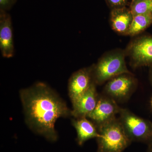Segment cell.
Returning <instances> with one entry per match:
<instances>
[{"label": "cell", "instance_id": "17", "mask_svg": "<svg viewBox=\"0 0 152 152\" xmlns=\"http://www.w3.org/2000/svg\"><path fill=\"white\" fill-rule=\"evenodd\" d=\"M149 70V79L152 86V65L150 66Z\"/></svg>", "mask_w": 152, "mask_h": 152}, {"label": "cell", "instance_id": "8", "mask_svg": "<svg viewBox=\"0 0 152 152\" xmlns=\"http://www.w3.org/2000/svg\"><path fill=\"white\" fill-rule=\"evenodd\" d=\"M94 82L93 66L74 73L68 83V92L72 103L83 94Z\"/></svg>", "mask_w": 152, "mask_h": 152}, {"label": "cell", "instance_id": "12", "mask_svg": "<svg viewBox=\"0 0 152 152\" xmlns=\"http://www.w3.org/2000/svg\"><path fill=\"white\" fill-rule=\"evenodd\" d=\"M130 9L126 7L114 9L111 12L110 21L112 28L120 34H127L133 19Z\"/></svg>", "mask_w": 152, "mask_h": 152}, {"label": "cell", "instance_id": "15", "mask_svg": "<svg viewBox=\"0 0 152 152\" xmlns=\"http://www.w3.org/2000/svg\"><path fill=\"white\" fill-rule=\"evenodd\" d=\"M106 1L108 4L114 9L126 7L128 0H106Z\"/></svg>", "mask_w": 152, "mask_h": 152}, {"label": "cell", "instance_id": "13", "mask_svg": "<svg viewBox=\"0 0 152 152\" xmlns=\"http://www.w3.org/2000/svg\"><path fill=\"white\" fill-rule=\"evenodd\" d=\"M152 23V14H140L133 17L132 21L127 34H138L150 26Z\"/></svg>", "mask_w": 152, "mask_h": 152}, {"label": "cell", "instance_id": "16", "mask_svg": "<svg viewBox=\"0 0 152 152\" xmlns=\"http://www.w3.org/2000/svg\"><path fill=\"white\" fill-rule=\"evenodd\" d=\"M16 0H0V10L6 11L10 10Z\"/></svg>", "mask_w": 152, "mask_h": 152}, {"label": "cell", "instance_id": "1", "mask_svg": "<svg viewBox=\"0 0 152 152\" xmlns=\"http://www.w3.org/2000/svg\"><path fill=\"white\" fill-rule=\"evenodd\" d=\"M25 119L29 127L49 141L58 139L55 124L60 118L72 116V110L49 86L39 82L20 91Z\"/></svg>", "mask_w": 152, "mask_h": 152}, {"label": "cell", "instance_id": "6", "mask_svg": "<svg viewBox=\"0 0 152 152\" xmlns=\"http://www.w3.org/2000/svg\"><path fill=\"white\" fill-rule=\"evenodd\" d=\"M128 54L134 67L152 65V37L144 36L131 43Z\"/></svg>", "mask_w": 152, "mask_h": 152}, {"label": "cell", "instance_id": "10", "mask_svg": "<svg viewBox=\"0 0 152 152\" xmlns=\"http://www.w3.org/2000/svg\"><path fill=\"white\" fill-rule=\"evenodd\" d=\"M94 82L89 88L77 100L72 103V116L74 118L86 117L94 110L99 100V95Z\"/></svg>", "mask_w": 152, "mask_h": 152}, {"label": "cell", "instance_id": "7", "mask_svg": "<svg viewBox=\"0 0 152 152\" xmlns=\"http://www.w3.org/2000/svg\"><path fill=\"white\" fill-rule=\"evenodd\" d=\"M121 109L113 99L106 95L99 96L96 107L87 118L97 128L115 118Z\"/></svg>", "mask_w": 152, "mask_h": 152}, {"label": "cell", "instance_id": "14", "mask_svg": "<svg viewBox=\"0 0 152 152\" xmlns=\"http://www.w3.org/2000/svg\"><path fill=\"white\" fill-rule=\"evenodd\" d=\"M130 9L133 16L140 14H152V0H132Z\"/></svg>", "mask_w": 152, "mask_h": 152}, {"label": "cell", "instance_id": "2", "mask_svg": "<svg viewBox=\"0 0 152 152\" xmlns=\"http://www.w3.org/2000/svg\"><path fill=\"white\" fill-rule=\"evenodd\" d=\"M97 129L99 136L96 138V152H123L132 142L116 118Z\"/></svg>", "mask_w": 152, "mask_h": 152}, {"label": "cell", "instance_id": "11", "mask_svg": "<svg viewBox=\"0 0 152 152\" xmlns=\"http://www.w3.org/2000/svg\"><path fill=\"white\" fill-rule=\"evenodd\" d=\"M72 122L77 132V141L80 145H82L90 139L99 137L97 128L86 117L74 118Z\"/></svg>", "mask_w": 152, "mask_h": 152}, {"label": "cell", "instance_id": "18", "mask_svg": "<svg viewBox=\"0 0 152 152\" xmlns=\"http://www.w3.org/2000/svg\"><path fill=\"white\" fill-rule=\"evenodd\" d=\"M148 152H152V143L148 145Z\"/></svg>", "mask_w": 152, "mask_h": 152}, {"label": "cell", "instance_id": "19", "mask_svg": "<svg viewBox=\"0 0 152 152\" xmlns=\"http://www.w3.org/2000/svg\"><path fill=\"white\" fill-rule=\"evenodd\" d=\"M151 106H152V100H151Z\"/></svg>", "mask_w": 152, "mask_h": 152}, {"label": "cell", "instance_id": "5", "mask_svg": "<svg viewBox=\"0 0 152 152\" xmlns=\"http://www.w3.org/2000/svg\"><path fill=\"white\" fill-rule=\"evenodd\" d=\"M136 86L135 79L131 73L121 74L109 80L104 92L116 102L124 101L130 97Z\"/></svg>", "mask_w": 152, "mask_h": 152}, {"label": "cell", "instance_id": "9", "mask_svg": "<svg viewBox=\"0 0 152 152\" xmlns=\"http://www.w3.org/2000/svg\"><path fill=\"white\" fill-rule=\"evenodd\" d=\"M0 49L4 58H12L15 54L12 24L10 14L0 10Z\"/></svg>", "mask_w": 152, "mask_h": 152}, {"label": "cell", "instance_id": "4", "mask_svg": "<svg viewBox=\"0 0 152 152\" xmlns=\"http://www.w3.org/2000/svg\"><path fill=\"white\" fill-rule=\"evenodd\" d=\"M119 115L118 119L131 142L152 143V122L127 109L121 108Z\"/></svg>", "mask_w": 152, "mask_h": 152}, {"label": "cell", "instance_id": "3", "mask_svg": "<svg viewBox=\"0 0 152 152\" xmlns=\"http://www.w3.org/2000/svg\"><path fill=\"white\" fill-rule=\"evenodd\" d=\"M131 73L128 69L124 53L121 51L111 52L93 66V76L96 84L101 85L121 74Z\"/></svg>", "mask_w": 152, "mask_h": 152}]
</instances>
